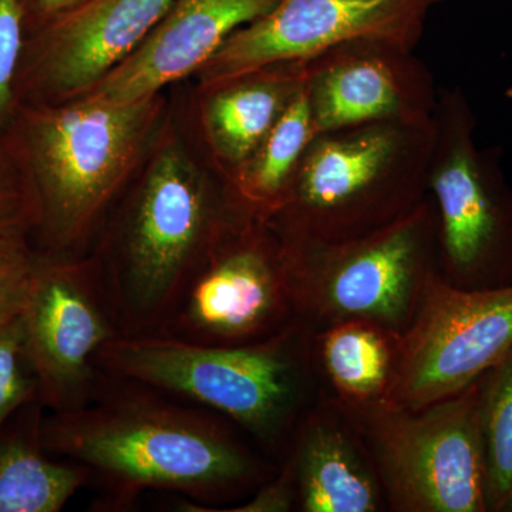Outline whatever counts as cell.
Instances as JSON below:
<instances>
[{"label": "cell", "instance_id": "1", "mask_svg": "<svg viewBox=\"0 0 512 512\" xmlns=\"http://www.w3.org/2000/svg\"><path fill=\"white\" fill-rule=\"evenodd\" d=\"M39 439L45 453L86 468L109 511L156 490L180 494L177 511L222 512L279 466L224 417L106 373L89 402L40 420Z\"/></svg>", "mask_w": 512, "mask_h": 512}, {"label": "cell", "instance_id": "2", "mask_svg": "<svg viewBox=\"0 0 512 512\" xmlns=\"http://www.w3.org/2000/svg\"><path fill=\"white\" fill-rule=\"evenodd\" d=\"M97 365L106 375L147 384L224 417L276 464L299 421L325 394L315 332L301 319L247 345L121 335L104 346Z\"/></svg>", "mask_w": 512, "mask_h": 512}, {"label": "cell", "instance_id": "3", "mask_svg": "<svg viewBox=\"0 0 512 512\" xmlns=\"http://www.w3.org/2000/svg\"><path fill=\"white\" fill-rule=\"evenodd\" d=\"M259 217L227 177L214 180L177 141L161 147L99 262L123 335L163 328L185 286L218 245Z\"/></svg>", "mask_w": 512, "mask_h": 512}, {"label": "cell", "instance_id": "4", "mask_svg": "<svg viewBox=\"0 0 512 512\" xmlns=\"http://www.w3.org/2000/svg\"><path fill=\"white\" fill-rule=\"evenodd\" d=\"M161 107L158 96L117 103L90 93L19 106L15 134L52 254L82 256L77 252L136 170Z\"/></svg>", "mask_w": 512, "mask_h": 512}, {"label": "cell", "instance_id": "5", "mask_svg": "<svg viewBox=\"0 0 512 512\" xmlns=\"http://www.w3.org/2000/svg\"><path fill=\"white\" fill-rule=\"evenodd\" d=\"M434 138V120L316 133L265 221L289 244H332L386 227L427 197Z\"/></svg>", "mask_w": 512, "mask_h": 512}, {"label": "cell", "instance_id": "6", "mask_svg": "<svg viewBox=\"0 0 512 512\" xmlns=\"http://www.w3.org/2000/svg\"><path fill=\"white\" fill-rule=\"evenodd\" d=\"M285 248L296 315L313 332L366 320L402 335L439 272L429 195L400 220L362 237L332 244L285 242Z\"/></svg>", "mask_w": 512, "mask_h": 512}, {"label": "cell", "instance_id": "7", "mask_svg": "<svg viewBox=\"0 0 512 512\" xmlns=\"http://www.w3.org/2000/svg\"><path fill=\"white\" fill-rule=\"evenodd\" d=\"M427 195L437 225L439 272L461 289L512 284V187L500 147L476 144L477 119L460 86L439 90Z\"/></svg>", "mask_w": 512, "mask_h": 512}, {"label": "cell", "instance_id": "8", "mask_svg": "<svg viewBox=\"0 0 512 512\" xmlns=\"http://www.w3.org/2000/svg\"><path fill=\"white\" fill-rule=\"evenodd\" d=\"M480 390L481 377L463 392L414 410L335 402L365 441L387 511L487 512Z\"/></svg>", "mask_w": 512, "mask_h": 512}, {"label": "cell", "instance_id": "9", "mask_svg": "<svg viewBox=\"0 0 512 512\" xmlns=\"http://www.w3.org/2000/svg\"><path fill=\"white\" fill-rule=\"evenodd\" d=\"M296 319L285 242L254 217L205 259L157 333L198 345H247Z\"/></svg>", "mask_w": 512, "mask_h": 512}, {"label": "cell", "instance_id": "10", "mask_svg": "<svg viewBox=\"0 0 512 512\" xmlns=\"http://www.w3.org/2000/svg\"><path fill=\"white\" fill-rule=\"evenodd\" d=\"M20 319L40 404L63 412L89 402L103 377L101 350L123 335L97 259L37 256Z\"/></svg>", "mask_w": 512, "mask_h": 512}, {"label": "cell", "instance_id": "11", "mask_svg": "<svg viewBox=\"0 0 512 512\" xmlns=\"http://www.w3.org/2000/svg\"><path fill=\"white\" fill-rule=\"evenodd\" d=\"M512 349V284L461 289L437 272L400 335L386 402L421 409L463 392Z\"/></svg>", "mask_w": 512, "mask_h": 512}, {"label": "cell", "instance_id": "12", "mask_svg": "<svg viewBox=\"0 0 512 512\" xmlns=\"http://www.w3.org/2000/svg\"><path fill=\"white\" fill-rule=\"evenodd\" d=\"M443 0H279L238 29L198 70L205 92L278 63L305 62L357 39L414 49L431 10Z\"/></svg>", "mask_w": 512, "mask_h": 512}, {"label": "cell", "instance_id": "13", "mask_svg": "<svg viewBox=\"0 0 512 512\" xmlns=\"http://www.w3.org/2000/svg\"><path fill=\"white\" fill-rule=\"evenodd\" d=\"M316 133L370 123H429L439 90L423 60L397 43L357 39L305 60Z\"/></svg>", "mask_w": 512, "mask_h": 512}, {"label": "cell", "instance_id": "14", "mask_svg": "<svg viewBox=\"0 0 512 512\" xmlns=\"http://www.w3.org/2000/svg\"><path fill=\"white\" fill-rule=\"evenodd\" d=\"M173 0H84L39 26L26 43L19 90L39 103L82 96L126 60Z\"/></svg>", "mask_w": 512, "mask_h": 512}, {"label": "cell", "instance_id": "15", "mask_svg": "<svg viewBox=\"0 0 512 512\" xmlns=\"http://www.w3.org/2000/svg\"><path fill=\"white\" fill-rule=\"evenodd\" d=\"M279 0H173L144 42L84 94L134 103L197 73L228 37ZM83 96V94H82Z\"/></svg>", "mask_w": 512, "mask_h": 512}, {"label": "cell", "instance_id": "16", "mask_svg": "<svg viewBox=\"0 0 512 512\" xmlns=\"http://www.w3.org/2000/svg\"><path fill=\"white\" fill-rule=\"evenodd\" d=\"M284 458L295 474L299 512L387 511L365 441L326 394L299 421Z\"/></svg>", "mask_w": 512, "mask_h": 512}, {"label": "cell", "instance_id": "17", "mask_svg": "<svg viewBox=\"0 0 512 512\" xmlns=\"http://www.w3.org/2000/svg\"><path fill=\"white\" fill-rule=\"evenodd\" d=\"M303 79L305 63H278L207 92L202 127L218 170L231 183L301 90Z\"/></svg>", "mask_w": 512, "mask_h": 512}, {"label": "cell", "instance_id": "18", "mask_svg": "<svg viewBox=\"0 0 512 512\" xmlns=\"http://www.w3.org/2000/svg\"><path fill=\"white\" fill-rule=\"evenodd\" d=\"M399 340V333L366 320L315 332L316 365L326 396L345 407L386 402Z\"/></svg>", "mask_w": 512, "mask_h": 512}, {"label": "cell", "instance_id": "19", "mask_svg": "<svg viewBox=\"0 0 512 512\" xmlns=\"http://www.w3.org/2000/svg\"><path fill=\"white\" fill-rule=\"evenodd\" d=\"M315 134L311 107L302 86L232 180L239 197L256 215L268 220L282 204Z\"/></svg>", "mask_w": 512, "mask_h": 512}, {"label": "cell", "instance_id": "20", "mask_svg": "<svg viewBox=\"0 0 512 512\" xmlns=\"http://www.w3.org/2000/svg\"><path fill=\"white\" fill-rule=\"evenodd\" d=\"M39 424L30 436H0V512H59L89 483L86 468L45 456Z\"/></svg>", "mask_w": 512, "mask_h": 512}, {"label": "cell", "instance_id": "21", "mask_svg": "<svg viewBox=\"0 0 512 512\" xmlns=\"http://www.w3.org/2000/svg\"><path fill=\"white\" fill-rule=\"evenodd\" d=\"M487 512H512V349L481 376Z\"/></svg>", "mask_w": 512, "mask_h": 512}, {"label": "cell", "instance_id": "22", "mask_svg": "<svg viewBox=\"0 0 512 512\" xmlns=\"http://www.w3.org/2000/svg\"><path fill=\"white\" fill-rule=\"evenodd\" d=\"M40 202L16 134H0V234H26L40 227Z\"/></svg>", "mask_w": 512, "mask_h": 512}, {"label": "cell", "instance_id": "23", "mask_svg": "<svg viewBox=\"0 0 512 512\" xmlns=\"http://www.w3.org/2000/svg\"><path fill=\"white\" fill-rule=\"evenodd\" d=\"M26 29L25 0H0V134L8 130L18 114Z\"/></svg>", "mask_w": 512, "mask_h": 512}, {"label": "cell", "instance_id": "24", "mask_svg": "<svg viewBox=\"0 0 512 512\" xmlns=\"http://www.w3.org/2000/svg\"><path fill=\"white\" fill-rule=\"evenodd\" d=\"M39 397V383L25 350L22 319L0 328V434L20 407Z\"/></svg>", "mask_w": 512, "mask_h": 512}, {"label": "cell", "instance_id": "25", "mask_svg": "<svg viewBox=\"0 0 512 512\" xmlns=\"http://www.w3.org/2000/svg\"><path fill=\"white\" fill-rule=\"evenodd\" d=\"M37 256L29 248L26 234H0V328L22 316Z\"/></svg>", "mask_w": 512, "mask_h": 512}, {"label": "cell", "instance_id": "26", "mask_svg": "<svg viewBox=\"0 0 512 512\" xmlns=\"http://www.w3.org/2000/svg\"><path fill=\"white\" fill-rule=\"evenodd\" d=\"M292 511H298V487L291 463L282 458L274 476L259 485L247 500L225 508L222 512Z\"/></svg>", "mask_w": 512, "mask_h": 512}, {"label": "cell", "instance_id": "27", "mask_svg": "<svg viewBox=\"0 0 512 512\" xmlns=\"http://www.w3.org/2000/svg\"><path fill=\"white\" fill-rule=\"evenodd\" d=\"M84 0H25L26 16H28V28L35 22L37 28L47 20L56 18L79 5Z\"/></svg>", "mask_w": 512, "mask_h": 512}, {"label": "cell", "instance_id": "28", "mask_svg": "<svg viewBox=\"0 0 512 512\" xmlns=\"http://www.w3.org/2000/svg\"><path fill=\"white\" fill-rule=\"evenodd\" d=\"M505 97H507L508 100H512V82L510 86L507 87V90H505Z\"/></svg>", "mask_w": 512, "mask_h": 512}]
</instances>
